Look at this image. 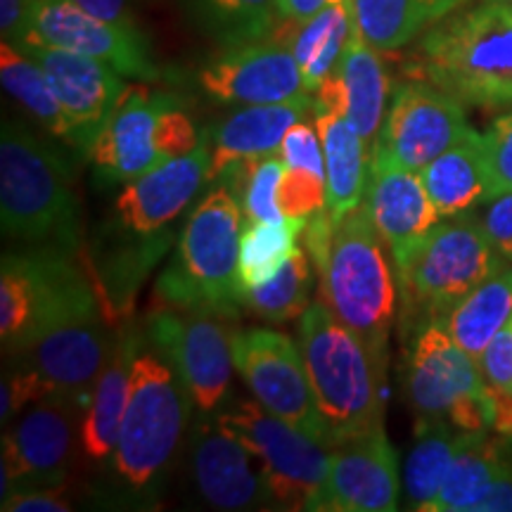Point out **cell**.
I'll return each mask as SVG.
<instances>
[{"label":"cell","instance_id":"6da1fadb","mask_svg":"<svg viewBox=\"0 0 512 512\" xmlns=\"http://www.w3.org/2000/svg\"><path fill=\"white\" fill-rule=\"evenodd\" d=\"M192 396L162 349L140 337L131 370V394L121 420L112 472L119 491L145 501L162 489L190 422Z\"/></svg>","mask_w":512,"mask_h":512},{"label":"cell","instance_id":"7a4b0ae2","mask_svg":"<svg viewBox=\"0 0 512 512\" xmlns=\"http://www.w3.org/2000/svg\"><path fill=\"white\" fill-rule=\"evenodd\" d=\"M299 347L332 446L384 430L387 361L375 356L320 299L299 316Z\"/></svg>","mask_w":512,"mask_h":512},{"label":"cell","instance_id":"3957f363","mask_svg":"<svg viewBox=\"0 0 512 512\" xmlns=\"http://www.w3.org/2000/svg\"><path fill=\"white\" fill-rule=\"evenodd\" d=\"M418 69L463 105H512V3L486 0L439 19L420 38Z\"/></svg>","mask_w":512,"mask_h":512},{"label":"cell","instance_id":"277c9868","mask_svg":"<svg viewBox=\"0 0 512 512\" xmlns=\"http://www.w3.org/2000/svg\"><path fill=\"white\" fill-rule=\"evenodd\" d=\"M0 226L10 240L74 252L79 202L55 147L19 121L0 131Z\"/></svg>","mask_w":512,"mask_h":512},{"label":"cell","instance_id":"5b68a950","mask_svg":"<svg viewBox=\"0 0 512 512\" xmlns=\"http://www.w3.org/2000/svg\"><path fill=\"white\" fill-rule=\"evenodd\" d=\"M242 207L226 183L211 188L190 211L157 297L176 309H209L233 318L245 306L240 280Z\"/></svg>","mask_w":512,"mask_h":512},{"label":"cell","instance_id":"8992f818","mask_svg":"<svg viewBox=\"0 0 512 512\" xmlns=\"http://www.w3.org/2000/svg\"><path fill=\"white\" fill-rule=\"evenodd\" d=\"M387 249L361 204L335 223L330 252L318 268L320 302L382 361H387L399 299L396 266L389 264Z\"/></svg>","mask_w":512,"mask_h":512},{"label":"cell","instance_id":"52a82bcc","mask_svg":"<svg viewBox=\"0 0 512 512\" xmlns=\"http://www.w3.org/2000/svg\"><path fill=\"white\" fill-rule=\"evenodd\" d=\"M501 261L475 216L460 214L439 221L425 238L394 259L403 337H411L430 320L444 318Z\"/></svg>","mask_w":512,"mask_h":512},{"label":"cell","instance_id":"ba28073f","mask_svg":"<svg viewBox=\"0 0 512 512\" xmlns=\"http://www.w3.org/2000/svg\"><path fill=\"white\" fill-rule=\"evenodd\" d=\"M100 311L88 275L74 264L72 252L34 247L5 252L0 264V339L17 351L62 320Z\"/></svg>","mask_w":512,"mask_h":512},{"label":"cell","instance_id":"9c48e42d","mask_svg":"<svg viewBox=\"0 0 512 512\" xmlns=\"http://www.w3.org/2000/svg\"><path fill=\"white\" fill-rule=\"evenodd\" d=\"M200 140L176 95L128 86L86 155L98 181L128 183L169 159L188 155Z\"/></svg>","mask_w":512,"mask_h":512},{"label":"cell","instance_id":"30bf717a","mask_svg":"<svg viewBox=\"0 0 512 512\" xmlns=\"http://www.w3.org/2000/svg\"><path fill=\"white\" fill-rule=\"evenodd\" d=\"M216 422L252 451L275 508L313 510L330 475V446L268 413L259 401L223 406Z\"/></svg>","mask_w":512,"mask_h":512},{"label":"cell","instance_id":"8fae6325","mask_svg":"<svg viewBox=\"0 0 512 512\" xmlns=\"http://www.w3.org/2000/svg\"><path fill=\"white\" fill-rule=\"evenodd\" d=\"M235 370L268 413L290 422L320 444L332 446V437L313 396L302 347L292 337L268 328L233 332Z\"/></svg>","mask_w":512,"mask_h":512},{"label":"cell","instance_id":"7c38bea8","mask_svg":"<svg viewBox=\"0 0 512 512\" xmlns=\"http://www.w3.org/2000/svg\"><path fill=\"white\" fill-rule=\"evenodd\" d=\"M226 313L164 306L147 320L145 335L174 361L200 415L223 408L235 370L233 332Z\"/></svg>","mask_w":512,"mask_h":512},{"label":"cell","instance_id":"4fadbf2b","mask_svg":"<svg viewBox=\"0 0 512 512\" xmlns=\"http://www.w3.org/2000/svg\"><path fill=\"white\" fill-rule=\"evenodd\" d=\"M86 401L53 396L31 403L3 430L0 498L29 486H53L67 479L74 453L76 411Z\"/></svg>","mask_w":512,"mask_h":512},{"label":"cell","instance_id":"5bb4252c","mask_svg":"<svg viewBox=\"0 0 512 512\" xmlns=\"http://www.w3.org/2000/svg\"><path fill=\"white\" fill-rule=\"evenodd\" d=\"M472 131L463 102L451 93L434 83H403L394 93L373 155L392 159L403 169L422 171Z\"/></svg>","mask_w":512,"mask_h":512},{"label":"cell","instance_id":"9a60e30c","mask_svg":"<svg viewBox=\"0 0 512 512\" xmlns=\"http://www.w3.org/2000/svg\"><path fill=\"white\" fill-rule=\"evenodd\" d=\"M119 335L121 330L112 332L100 309L62 320L12 354L19 358V368L38 377L48 399L69 396L86 401L110 361Z\"/></svg>","mask_w":512,"mask_h":512},{"label":"cell","instance_id":"2e32d148","mask_svg":"<svg viewBox=\"0 0 512 512\" xmlns=\"http://www.w3.org/2000/svg\"><path fill=\"white\" fill-rule=\"evenodd\" d=\"M24 41H41L95 57L110 64L126 79H159V69L152 62L143 31L119 27L95 17L74 0H31L29 34Z\"/></svg>","mask_w":512,"mask_h":512},{"label":"cell","instance_id":"e0dca14e","mask_svg":"<svg viewBox=\"0 0 512 512\" xmlns=\"http://www.w3.org/2000/svg\"><path fill=\"white\" fill-rule=\"evenodd\" d=\"M403 389L418 418L448 420L460 403L482 396L486 384L477 358L467 354L439 320H430L411 335Z\"/></svg>","mask_w":512,"mask_h":512},{"label":"cell","instance_id":"ac0fdd59","mask_svg":"<svg viewBox=\"0 0 512 512\" xmlns=\"http://www.w3.org/2000/svg\"><path fill=\"white\" fill-rule=\"evenodd\" d=\"M200 86L226 105H278L313 95L290 46L275 36L226 48L202 69Z\"/></svg>","mask_w":512,"mask_h":512},{"label":"cell","instance_id":"d6986e66","mask_svg":"<svg viewBox=\"0 0 512 512\" xmlns=\"http://www.w3.org/2000/svg\"><path fill=\"white\" fill-rule=\"evenodd\" d=\"M19 48L43 67L64 114L72 121L74 147L86 152L128 91L121 74L95 57L48 46L41 41H24L19 43Z\"/></svg>","mask_w":512,"mask_h":512},{"label":"cell","instance_id":"ffe728a7","mask_svg":"<svg viewBox=\"0 0 512 512\" xmlns=\"http://www.w3.org/2000/svg\"><path fill=\"white\" fill-rule=\"evenodd\" d=\"M399 491V458L384 430H375L332 446L328 482L313 510L392 512Z\"/></svg>","mask_w":512,"mask_h":512},{"label":"cell","instance_id":"44dd1931","mask_svg":"<svg viewBox=\"0 0 512 512\" xmlns=\"http://www.w3.org/2000/svg\"><path fill=\"white\" fill-rule=\"evenodd\" d=\"M211 147L207 136L188 155L174 157L133 178L114 202V221L138 238H159L207 183Z\"/></svg>","mask_w":512,"mask_h":512},{"label":"cell","instance_id":"7402d4cb","mask_svg":"<svg viewBox=\"0 0 512 512\" xmlns=\"http://www.w3.org/2000/svg\"><path fill=\"white\" fill-rule=\"evenodd\" d=\"M190 470L197 491L216 510L271 508L273 496L252 451L221 430L216 415H202L192 430Z\"/></svg>","mask_w":512,"mask_h":512},{"label":"cell","instance_id":"603a6c76","mask_svg":"<svg viewBox=\"0 0 512 512\" xmlns=\"http://www.w3.org/2000/svg\"><path fill=\"white\" fill-rule=\"evenodd\" d=\"M363 200V209L392 252V261L425 238L441 219L420 171L403 169L373 152Z\"/></svg>","mask_w":512,"mask_h":512},{"label":"cell","instance_id":"cb8c5ba5","mask_svg":"<svg viewBox=\"0 0 512 512\" xmlns=\"http://www.w3.org/2000/svg\"><path fill=\"white\" fill-rule=\"evenodd\" d=\"M389 88L380 50L370 46L354 27L337 69L313 93V107L347 117L363 143L373 150L389 110Z\"/></svg>","mask_w":512,"mask_h":512},{"label":"cell","instance_id":"d4e9b609","mask_svg":"<svg viewBox=\"0 0 512 512\" xmlns=\"http://www.w3.org/2000/svg\"><path fill=\"white\" fill-rule=\"evenodd\" d=\"M313 110V95L278 105H242L211 131V159L207 183L219 181L233 164L275 155L285 133Z\"/></svg>","mask_w":512,"mask_h":512},{"label":"cell","instance_id":"484cf974","mask_svg":"<svg viewBox=\"0 0 512 512\" xmlns=\"http://www.w3.org/2000/svg\"><path fill=\"white\" fill-rule=\"evenodd\" d=\"M138 342V332L121 330L110 361L102 368L91 394L83 403L79 441L81 451L93 463H102V460L112 458L114 448H117L121 420H124L128 406V394H131V370Z\"/></svg>","mask_w":512,"mask_h":512},{"label":"cell","instance_id":"4316f807","mask_svg":"<svg viewBox=\"0 0 512 512\" xmlns=\"http://www.w3.org/2000/svg\"><path fill=\"white\" fill-rule=\"evenodd\" d=\"M441 219L470 214L477 204L489 202L494 192L482 133L472 131L460 143L448 147L420 171Z\"/></svg>","mask_w":512,"mask_h":512},{"label":"cell","instance_id":"83f0119b","mask_svg":"<svg viewBox=\"0 0 512 512\" xmlns=\"http://www.w3.org/2000/svg\"><path fill=\"white\" fill-rule=\"evenodd\" d=\"M313 124L320 133L328 176V214L342 221L349 211L361 207L370 174V147L363 143L347 117L313 107Z\"/></svg>","mask_w":512,"mask_h":512},{"label":"cell","instance_id":"f1b7e54d","mask_svg":"<svg viewBox=\"0 0 512 512\" xmlns=\"http://www.w3.org/2000/svg\"><path fill=\"white\" fill-rule=\"evenodd\" d=\"M354 27V3L344 0V3L328 5L299 24L283 22L280 27L278 22L271 36L290 46L302 69L306 88L309 93H316L320 83L337 69Z\"/></svg>","mask_w":512,"mask_h":512},{"label":"cell","instance_id":"f546056e","mask_svg":"<svg viewBox=\"0 0 512 512\" xmlns=\"http://www.w3.org/2000/svg\"><path fill=\"white\" fill-rule=\"evenodd\" d=\"M512 320V266L501 264L484 278L475 290L465 294L460 302L439 318L456 342L467 354L479 358L491 339Z\"/></svg>","mask_w":512,"mask_h":512},{"label":"cell","instance_id":"4dcf8cb0","mask_svg":"<svg viewBox=\"0 0 512 512\" xmlns=\"http://www.w3.org/2000/svg\"><path fill=\"white\" fill-rule=\"evenodd\" d=\"M508 437L486 432H460L458 453L434 498L430 512H475L491 489L505 460Z\"/></svg>","mask_w":512,"mask_h":512},{"label":"cell","instance_id":"1f68e13d","mask_svg":"<svg viewBox=\"0 0 512 512\" xmlns=\"http://www.w3.org/2000/svg\"><path fill=\"white\" fill-rule=\"evenodd\" d=\"M354 22L370 46L387 53L403 48L427 27L456 12L465 0H351Z\"/></svg>","mask_w":512,"mask_h":512},{"label":"cell","instance_id":"d6a6232c","mask_svg":"<svg viewBox=\"0 0 512 512\" xmlns=\"http://www.w3.org/2000/svg\"><path fill=\"white\" fill-rule=\"evenodd\" d=\"M460 432L448 420L418 418L415 441L403 467L408 508L430 512L458 453Z\"/></svg>","mask_w":512,"mask_h":512},{"label":"cell","instance_id":"836d02e7","mask_svg":"<svg viewBox=\"0 0 512 512\" xmlns=\"http://www.w3.org/2000/svg\"><path fill=\"white\" fill-rule=\"evenodd\" d=\"M0 79H3L5 91L48 133L74 145L72 121L64 114L43 67L10 41H3V46H0Z\"/></svg>","mask_w":512,"mask_h":512},{"label":"cell","instance_id":"e575fe53","mask_svg":"<svg viewBox=\"0 0 512 512\" xmlns=\"http://www.w3.org/2000/svg\"><path fill=\"white\" fill-rule=\"evenodd\" d=\"M202 31L223 48L268 38L278 27V0H188Z\"/></svg>","mask_w":512,"mask_h":512},{"label":"cell","instance_id":"d590c367","mask_svg":"<svg viewBox=\"0 0 512 512\" xmlns=\"http://www.w3.org/2000/svg\"><path fill=\"white\" fill-rule=\"evenodd\" d=\"M311 287V256L304 247H297L271 280L247 287L242 302L268 323H287L309 309Z\"/></svg>","mask_w":512,"mask_h":512},{"label":"cell","instance_id":"8d00e7d4","mask_svg":"<svg viewBox=\"0 0 512 512\" xmlns=\"http://www.w3.org/2000/svg\"><path fill=\"white\" fill-rule=\"evenodd\" d=\"M283 171L285 162L275 152L233 164L223 171L219 181L228 185L249 223H283L287 219L278 207V183Z\"/></svg>","mask_w":512,"mask_h":512},{"label":"cell","instance_id":"74e56055","mask_svg":"<svg viewBox=\"0 0 512 512\" xmlns=\"http://www.w3.org/2000/svg\"><path fill=\"white\" fill-rule=\"evenodd\" d=\"M306 221L287 219L283 223H249L240 240V280L242 287H254L271 280L304 235Z\"/></svg>","mask_w":512,"mask_h":512},{"label":"cell","instance_id":"f35d334b","mask_svg":"<svg viewBox=\"0 0 512 512\" xmlns=\"http://www.w3.org/2000/svg\"><path fill=\"white\" fill-rule=\"evenodd\" d=\"M278 207L285 219L309 221L328 207V178L302 166H285L278 183Z\"/></svg>","mask_w":512,"mask_h":512},{"label":"cell","instance_id":"ab89813d","mask_svg":"<svg viewBox=\"0 0 512 512\" xmlns=\"http://www.w3.org/2000/svg\"><path fill=\"white\" fill-rule=\"evenodd\" d=\"M278 155L285 162V166H302V169L316 171V174L325 176L323 143H320V133L316 124H306L304 119L297 121V124L285 133Z\"/></svg>","mask_w":512,"mask_h":512},{"label":"cell","instance_id":"60d3db41","mask_svg":"<svg viewBox=\"0 0 512 512\" xmlns=\"http://www.w3.org/2000/svg\"><path fill=\"white\" fill-rule=\"evenodd\" d=\"M482 138L494 192L512 190V112L498 117Z\"/></svg>","mask_w":512,"mask_h":512},{"label":"cell","instance_id":"b9f144b4","mask_svg":"<svg viewBox=\"0 0 512 512\" xmlns=\"http://www.w3.org/2000/svg\"><path fill=\"white\" fill-rule=\"evenodd\" d=\"M3 501V512H67L72 510V501L67 496V486H29L8 494Z\"/></svg>","mask_w":512,"mask_h":512},{"label":"cell","instance_id":"7bdbcfd3","mask_svg":"<svg viewBox=\"0 0 512 512\" xmlns=\"http://www.w3.org/2000/svg\"><path fill=\"white\" fill-rule=\"evenodd\" d=\"M486 387L512 392V320L491 339L484 354L477 358Z\"/></svg>","mask_w":512,"mask_h":512},{"label":"cell","instance_id":"ee69618b","mask_svg":"<svg viewBox=\"0 0 512 512\" xmlns=\"http://www.w3.org/2000/svg\"><path fill=\"white\" fill-rule=\"evenodd\" d=\"M479 223L496 252L512 264V190L491 197Z\"/></svg>","mask_w":512,"mask_h":512},{"label":"cell","instance_id":"f6af8a7d","mask_svg":"<svg viewBox=\"0 0 512 512\" xmlns=\"http://www.w3.org/2000/svg\"><path fill=\"white\" fill-rule=\"evenodd\" d=\"M475 512H512V437H508V446H505L501 472L486 496L477 503Z\"/></svg>","mask_w":512,"mask_h":512},{"label":"cell","instance_id":"bcb514c9","mask_svg":"<svg viewBox=\"0 0 512 512\" xmlns=\"http://www.w3.org/2000/svg\"><path fill=\"white\" fill-rule=\"evenodd\" d=\"M83 10L93 12L95 17L107 19V22L119 24V27L138 29L136 8L147 0H74Z\"/></svg>","mask_w":512,"mask_h":512},{"label":"cell","instance_id":"7dc6e473","mask_svg":"<svg viewBox=\"0 0 512 512\" xmlns=\"http://www.w3.org/2000/svg\"><path fill=\"white\" fill-rule=\"evenodd\" d=\"M31 0H0V31L3 41L22 43L29 34Z\"/></svg>","mask_w":512,"mask_h":512},{"label":"cell","instance_id":"c3c4849f","mask_svg":"<svg viewBox=\"0 0 512 512\" xmlns=\"http://www.w3.org/2000/svg\"><path fill=\"white\" fill-rule=\"evenodd\" d=\"M486 394H489L491 430L501 437H512V392L486 387Z\"/></svg>","mask_w":512,"mask_h":512},{"label":"cell","instance_id":"681fc988","mask_svg":"<svg viewBox=\"0 0 512 512\" xmlns=\"http://www.w3.org/2000/svg\"><path fill=\"white\" fill-rule=\"evenodd\" d=\"M337 3H344V0H278V17L285 24H299Z\"/></svg>","mask_w":512,"mask_h":512},{"label":"cell","instance_id":"f907efd6","mask_svg":"<svg viewBox=\"0 0 512 512\" xmlns=\"http://www.w3.org/2000/svg\"><path fill=\"white\" fill-rule=\"evenodd\" d=\"M501 3H512V0H501Z\"/></svg>","mask_w":512,"mask_h":512}]
</instances>
